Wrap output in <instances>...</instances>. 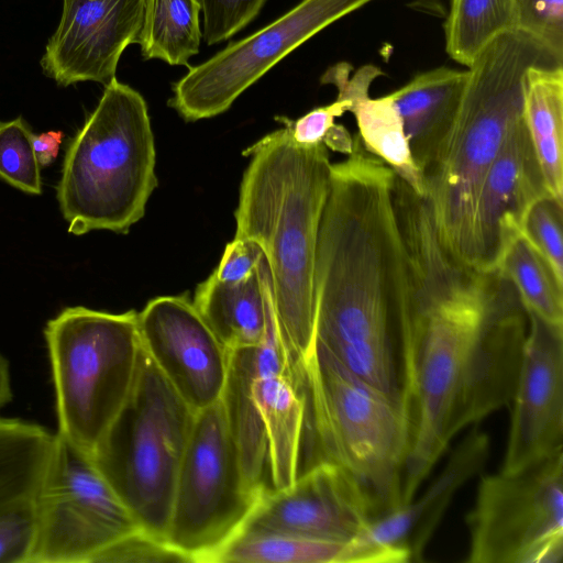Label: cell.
I'll return each instance as SVG.
<instances>
[{
  "instance_id": "6da1fadb",
  "label": "cell",
  "mask_w": 563,
  "mask_h": 563,
  "mask_svg": "<svg viewBox=\"0 0 563 563\" xmlns=\"http://www.w3.org/2000/svg\"><path fill=\"white\" fill-rule=\"evenodd\" d=\"M393 200L410 286L398 338L407 503L461 431L512 401L528 314L501 271L478 272L444 249L426 198L397 178Z\"/></svg>"
},
{
  "instance_id": "7a4b0ae2",
  "label": "cell",
  "mask_w": 563,
  "mask_h": 563,
  "mask_svg": "<svg viewBox=\"0 0 563 563\" xmlns=\"http://www.w3.org/2000/svg\"><path fill=\"white\" fill-rule=\"evenodd\" d=\"M394 170L356 147L331 164L314 264L313 345L400 399L394 346L410 286Z\"/></svg>"
},
{
  "instance_id": "3957f363",
  "label": "cell",
  "mask_w": 563,
  "mask_h": 563,
  "mask_svg": "<svg viewBox=\"0 0 563 563\" xmlns=\"http://www.w3.org/2000/svg\"><path fill=\"white\" fill-rule=\"evenodd\" d=\"M234 238L256 243L267 264L275 321L295 369L310 355L314 264L331 181L328 147L296 143L276 130L245 152Z\"/></svg>"
},
{
  "instance_id": "277c9868",
  "label": "cell",
  "mask_w": 563,
  "mask_h": 563,
  "mask_svg": "<svg viewBox=\"0 0 563 563\" xmlns=\"http://www.w3.org/2000/svg\"><path fill=\"white\" fill-rule=\"evenodd\" d=\"M534 65H562L528 35L494 38L471 66L453 124L422 176L444 249L472 267L473 219L484 176L509 131L525 117V75Z\"/></svg>"
},
{
  "instance_id": "5b68a950",
  "label": "cell",
  "mask_w": 563,
  "mask_h": 563,
  "mask_svg": "<svg viewBox=\"0 0 563 563\" xmlns=\"http://www.w3.org/2000/svg\"><path fill=\"white\" fill-rule=\"evenodd\" d=\"M156 185L146 102L113 78L66 151L57 200L68 232L126 233L144 216Z\"/></svg>"
},
{
  "instance_id": "8992f818",
  "label": "cell",
  "mask_w": 563,
  "mask_h": 563,
  "mask_svg": "<svg viewBox=\"0 0 563 563\" xmlns=\"http://www.w3.org/2000/svg\"><path fill=\"white\" fill-rule=\"evenodd\" d=\"M310 430L319 461L338 464L364 488L375 518L402 504L407 428L399 398L312 347L300 369ZM316 462V463H317Z\"/></svg>"
},
{
  "instance_id": "52a82bcc",
  "label": "cell",
  "mask_w": 563,
  "mask_h": 563,
  "mask_svg": "<svg viewBox=\"0 0 563 563\" xmlns=\"http://www.w3.org/2000/svg\"><path fill=\"white\" fill-rule=\"evenodd\" d=\"M136 314L67 307L44 329L56 434L90 459L136 379L142 351Z\"/></svg>"
},
{
  "instance_id": "ba28073f",
  "label": "cell",
  "mask_w": 563,
  "mask_h": 563,
  "mask_svg": "<svg viewBox=\"0 0 563 563\" xmlns=\"http://www.w3.org/2000/svg\"><path fill=\"white\" fill-rule=\"evenodd\" d=\"M195 417L142 349L133 388L91 459L141 530L164 541Z\"/></svg>"
},
{
  "instance_id": "9c48e42d",
  "label": "cell",
  "mask_w": 563,
  "mask_h": 563,
  "mask_svg": "<svg viewBox=\"0 0 563 563\" xmlns=\"http://www.w3.org/2000/svg\"><path fill=\"white\" fill-rule=\"evenodd\" d=\"M265 490L251 487L244 477L220 399L196 413L178 472L166 542L190 562H213L243 528Z\"/></svg>"
},
{
  "instance_id": "30bf717a",
  "label": "cell",
  "mask_w": 563,
  "mask_h": 563,
  "mask_svg": "<svg viewBox=\"0 0 563 563\" xmlns=\"http://www.w3.org/2000/svg\"><path fill=\"white\" fill-rule=\"evenodd\" d=\"M465 521L468 563H561L563 450L516 472L483 476Z\"/></svg>"
},
{
  "instance_id": "8fae6325",
  "label": "cell",
  "mask_w": 563,
  "mask_h": 563,
  "mask_svg": "<svg viewBox=\"0 0 563 563\" xmlns=\"http://www.w3.org/2000/svg\"><path fill=\"white\" fill-rule=\"evenodd\" d=\"M33 503L29 563H95L118 539L141 530L93 461L57 434Z\"/></svg>"
},
{
  "instance_id": "7c38bea8",
  "label": "cell",
  "mask_w": 563,
  "mask_h": 563,
  "mask_svg": "<svg viewBox=\"0 0 563 563\" xmlns=\"http://www.w3.org/2000/svg\"><path fill=\"white\" fill-rule=\"evenodd\" d=\"M373 0H302L265 27L229 44L173 86L168 106L186 121L216 117L308 38Z\"/></svg>"
},
{
  "instance_id": "4fadbf2b",
  "label": "cell",
  "mask_w": 563,
  "mask_h": 563,
  "mask_svg": "<svg viewBox=\"0 0 563 563\" xmlns=\"http://www.w3.org/2000/svg\"><path fill=\"white\" fill-rule=\"evenodd\" d=\"M136 322L142 349L194 412L221 399L230 350L187 296L150 300Z\"/></svg>"
},
{
  "instance_id": "5bb4252c",
  "label": "cell",
  "mask_w": 563,
  "mask_h": 563,
  "mask_svg": "<svg viewBox=\"0 0 563 563\" xmlns=\"http://www.w3.org/2000/svg\"><path fill=\"white\" fill-rule=\"evenodd\" d=\"M487 433L472 428L451 451L440 474L411 500L378 516L344 544L339 563H409L423 553L456 493L488 460Z\"/></svg>"
},
{
  "instance_id": "9a60e30c",
  "label": "cell",
  "mask_w": 563,
  "mask_h": 563,
  "mask_svg": "<svg viewBox=\"0 0 563 563\" xmlns=\"http://www.w3.org/2000/svg\"><path fill=\"white\" fill-rule=\"evenodd\" d=\"M374 518L360 483L338 464L319 461L290 487L265 490L242 529L346 544Z\"/></svg>"
},
{
  "instance_id": "2e32d148",
  "label": "cell",
  "mask_w": 563,
  "mask_h": 563,
  "mask_svg": "<svg viewBox=\"0 0 563 563\" xmlns=\"http://www.w3.org/2000/svg\"><path fill=\"white\" fill-rule=\"evenodd\" d=\"M527 314L528 332L500 470L506 473L563 450V325L530 311Z\"/></svg>"
},
{
  "instance_id": "e0dca14e",
  "label": "cell",
  "mask_w": 563,
  "mask_h": 563,
  "mask_svg": "<svg viewBox=\"0 0 563 563\" xmlns=\"http://www.w3.org/2000/svg\"><path fill=\"white\" fill-rule=\"evenodd\" d=\"M146 0H63L58 26L41 58L58 86L108 85L123 51L137 43Z\"/></svg>"
},
{
  "instance_id": "ac0fdd59",
  "label": "cell",
  "mask_w": 563,
  "mask_h": 563,
  "mask_svg": "<svg viewBox=\"0 0 563 563\" xmlns=\"http://www.w3.org/2000/svg\"><path fill=\"white\" fill-rule=\"evenodd\" d=\"M547 195L523 117L509 131L482 181L473 219L472 268L500 271L529 209Z\"/></svg>"
},
{
  "instance_id": "d6986e66",
  "label": "cell",
  "mask_w": 563,
  "mask_h": 563,
  "mask_svg": "<svg viewBox=\"0 0 563 563\" xmlns=\"http://www.w3.org/2000/svg\"><path fill=\"white\" fill-rule=\"evenodd\" d=\"M255 354L252 396L266 431L272 489L279 490L290 487L299 475L306 400L300 376L282 344L275 314Z\"/></svg>"
},
{
  "instance_id": "ffe728a7",
  "label": "cell",
  "mask_w": 563,
  "mask_h": 563,
  "mask_svg": "<svg viewBox=\"0 0 563 563\" xmlns=\"http://www.w3.org/2000/svg\"><path fill=\"white\" fill-rule=\"evenodd\" d=\"M352 66L341 62L330 67L321 77L322 84L336 87L338 98L350 102L349 111L355 117L358 136L364 147L383 159L419 196L424 197L422 177L416 167L404 133L400 118L390 95L369 97L372 82L384 75L374 65H364L352 76Z\"/></svg>"
},
{
  "instance_id": "44dd1931",
  "label": "cell",
  "mask_w": 563,
  "mask_h": 563,
  "mask_svg": "<svg viewBox=\"0 0 563 563\" xmlns=\"http://www.w3.org/2000/svg\"><path fill=\"white\" fill-rule=\"evenodd\" d=\"M467 78L468 70L438 67L389 93L421 177L453 124Z\"/></svg>"
},
{
  "instance_id": "7402d4cb",
  "label": "cell",
  "mask_w": 563,
  "mask_h": 563,
  "mask_svg": "<svg viewBox=\"0 0 563 563\" xmlns=\"http://www.w3.org/2000/svg\"><path fill=\"white\" fill-rule=\"evenodd\" d=\"M192 302L228 350L263 343L274 318L265 258L240 283H224L211 274L197 287Z\"/></svg>"
},
{
  "instance_id": "603a6c76",
  "label": "cell",
  "mask_w": 563,
  "mask_h": 563,
  "mask_svg": "<svg viewBox=\"0 0 563 563\" xmlns=\"http://www.w3.org/2000/svg\"><path fill=\"white\" fill-rule=\"evenodd\" d=\"M525 122L545 187L563 205L562 65H534L526 71Z\"/></svg>"
},
{
  "instance_id": "cb8c5ba5",
  "label": "cell",
  "mask_w": 563,
  "mask_h": 563,
  "mask_svg": "<svg viewBox=\"0 0 563 563\" xmlns=\"http://www.w3.org/2000/svg\"><path fill=\"white\" fill-rule=\"evenodd\" d=\"M255 346L230 350L221 402L244 477L251 487L265 490L269 489L263 482L264 472L268 471V442L252 396V380L256 371Z\"/></svg>"
},
{
  "instance_id": "d4e9b609",
  "label": "cell",
  "mask_w": 563,
  "mask_h": 563,
  "mask_svg": "<svg viewBox=\"0 0 563 563\" xmlns=\"http://www.w3.org/2000/svg\"><path fill=\"white\" fill-rule=\"evenodd\" d=\"M55 441L40 423L0 416V512L34 498Z\"/></svg>"
},
{
  "instance_id": "484cf974",
  "label": "cell",
  "mask_w": 563,
  "mask_h": 563,
  "mask_svg": "<svg viewBox=\"0 0 563 563\" xmlns=\"http://www.w3.org/2000/svg\"><path fill=\"white\" fill-rule=\"evenodd\" d=\"M200 11L199 0H146L137 38L143 58L190 68L202 35Z\"/></svg>"
},
{
  "instance_id": "4316f807",
  "label": "cell",
  "mask_w": 563,
  "mask_h": 563,
  "mask_svg": "<svg viewBox=\"0 0 563 563\" xmlns=\"http://www.w3.org/2000/svg\"><path fill=\"white\" fill-rule=\"evenodd\" d=\"M514 24L515 0H451L444 24L446 53L468 67L494 38L512 31Z\"/></svg>"
},
{
  "instance_id": "83f0119b",
  "label": "cell",
  "mask_w": 563,
  "mask_h": 563,
  "mask_svg": "<svg viewBox=\"0 0 563 563\" xmlns=\"http://www.w3.org/2000/svg\"><path fill=\"white\" fill-rule=\"evenodd\" d=\"M343 543L287 533L241 529L214 556L216 563H339Z\"/></svg>"
},
{
  "instance_id": "f1b7e54d",
  "label": "cell",
  "mask_w": 563,
  "mask_h": 563,
  "mask_svg": "<svg viewBox=\"0 0 563 563\" xmlns=\"http://www.w3.org/2000/svg\"><path fill=\"white\" fill-rule=\"evenodd\" d=\"M500 271L514 285L527 311L563 325V282L522 235L510 245Z\"/></svg>"
},
{
  "instance_id": "f546056e",
  "label": "cell",
  "mask_w": 563,
  "mask_h": 563,
  "mask_svg": "<svg viewBox=\"0 0 563 563\" xmlns=\"http://www.w3.org/2000/svg\"><path fill=\"white\" fill-rule=\"evenodd\" d=\"M33 132L22 117L0 122V179L24 192H42L41 165Z\"/></svg>"
},
{
  "instance_id": "4dcf8cb0",
  "label": "cell",
  "mask_w": 563,
  "mask_h": 563,
  "mask_svg": "<svg viewBox=\"0 0 563 563\" xmlns=\"http://www.w3.org/2000/svg\"><path fill=\"white\" fill-rule=\"evenodd\" d=\"M563 205L550 195L538 199L529 209L521 235L547 260L563 282Z\"/></svg>"
},
{
  "instance_id": "1f68e13d",
  "label": "cell",
  "mask_w": 563,
  "mask_h": 563,
  "mask_svg": "<svg viewBox=\"0 0 563 563\" xmlns=\"http://www.w3.org/2000/svg\"><path fill=\"white\" fill-rule=\"evenodd\" d=\"M514 30L563 62V0H515Z\"/></svg>"
},
{
  "instance_id": "d6a6232c",
  "label": "cell",
  "mask_w": 563,
  "mask_h": 563,
  "mask_svg": "<svg viewBox=\"0 0 563 563\" xmlns=\"http://www.w3.org/2000/svg\"><path fill=\"white\" fill-rule=\"evenodd\" d=\"M203 40L208 45L230 38L260 13L266 0H199Z\"/></svg>"
},
{
  "instance_id": "836d02e7",
  "label": "cell",
  "mask_w": 563,
  "mask_h": 563,
  "mask_svg": "<svg viewBox=\"0 0 563 563\" xmlns=\"http://www.w3.org/2000/svg\"><path fill=\"white\" fill-rule=\"evenodd\" d=\"M190 562L166 541L143 530L129 533L106 548L95 563Z\"/></svg>"
},
{
  "instance_id": "e575fe53",
  "label": "cell",
  "mask_w": 563,
  "mask_h": 563,
  "mask_svg": "<svg viewBox=\"0 0 563 563\" xmlns=\"http://www.w3.org/2000/svg\"><path fill=\"white\" fill-rule=\"evenodd\" d=\"M33 499L0 512V563H29L35 536Z\"/></svg>"
},
{
  "instance_id": "d590c367",
  "label": "cell",
  "mask_w": 563,
  "mask_h": 563,
  "mask_svg": "<svg viewBox=\"0 0 563 563\" xmlns=\"http://www.w3.org/2000/svg\"><path fill=\"white\" fill-rule=\"evenodd\" d=\"M350 102L336 99L333 103L316 108L296 121L278 118L288 125L294 141L300 145L311 146L323 143L329 130L334 125V119L349 111Z\"/></svg>"
},
{
  "instance_id": "8d00e7d4",
  "label": "cell",
  "mask_w": 563,
  "mask_h": 563,
  "mask_svg": "<svg viewBox=\"0 0 563 563\" xmlns=\"http://www.w3.org/2000/svg\"><path fill=\"white\" fill-rule=\"evenodd\" d=\"M264 258L261 247L245 239L234 238L221 257L212 275L224 283H240L247 279Z\"/></svg>"
},
{
  "instance_id": "74e56055",
  "label": "cell",
  "mask_w": 563,
  "mask_h": 563,
  "mask_svg": "<svg viewBox=\"0 0 563 563\" xmlns=\"http://www.w3.org/2000/svg\"><path fill=\"white\" fill-rule=\"evenodd\" d=\"M63 137L62 131L33 133V147L41 166H48L56 159Z\"/></svg>"
},
{
  "instance_id": "f35d334b",
  "label": "cell",
  "mask_w": 563,
  "mask_h": 563,
  "mask_svg": "<svg viewBox=\"0 0 563 563\" xmlns=\"http://www.w3.org/2000/svg\"><path fill=\"white\" fill-rule=\"evenodd\" d=\"M354 137L349 131L341 124L334 123V125L327 133L323 144L333 151L350 154L353 148Z\"/></svg>"
},
{
  "instance_id": "ab89813d",
  "label": "cell",
  "mask_w": 563,
  "mask_h": 563,
  "mask_svg": "<svg viewBox=\"0 0 563 563\" xmlns=\"http://www.w3.org/2000/svg\"><path fill=\"white\" fill-rule=\"evenodd\" d=\"M12 398L10 362L0 352V416L1 411L12 401Z\"/></svg>"
}]
</instances>
